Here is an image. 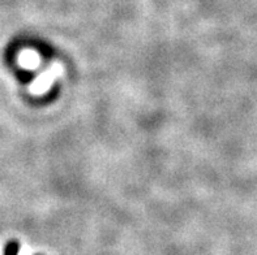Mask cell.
Instances as JSON below:
<instances>
[{
	"instance_id": "6da1fadb",
	"label": "cell",
	"mask_w": 257,
	"mask_h": 255,
	"mask_svg": "<svg viewBox=\"0 0 257 255\" xmlns=\"http://www.w3.org/2000/svg\"><path fill=\"white\" fill-rule=\"evenodd\" d=\"M20 251V243L15 239H11L4 246L3 255H19Z\"/></svg>"
}]
</instances>
